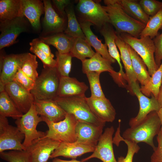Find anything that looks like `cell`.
Instances as JSON below:
<instances>
[{"instance_id": "cell-1", "label": "cell", "mask_w": 162, "mask_h": 162, "mask_svg": "<svg viewBox=\"0 0 162 162\" xmlns=\"http://www.w3.org/2000/svg\"><path fill=\"white\" fill-rule=\"evenodd\" d=\"M103 8L108 14L110 23L117 33H125L139 38L146 25L131 17L123 9L118 0H105Z\"/></svg>"}, {"instance_id": "cell-2", "label": "cell", "mask_w": 162, "mask_h": 162, "mask_svg": "<svg viewBox=\"0 0 162 162\" xmlns=\"http://www.w3.org/2000/svg\"><path fill=\"white\" fill-rule=\"evenodd\" d=\"M161 124L157 112L149 113L136 125L127 129L123 132L124 139L137 144L144 142L154 150L156 148L153 139L160 131Z\"/></svg>"}, {"instance_id": "cell-3", "label": "cell", "mask_w": 162, "mask_h": 162, "mask_svg": "<svg viewBox=\"0 0 162 162\" xmlns=\"http://www.w3.org/2000/svg\"><path fill=\"white\" fill-rule=\"evenodd\" d=\"M60 77L56 67H43L30 92L38 100H55L58 97Z\"/></svg>"}, {"instance_id": "cell-4", "label": "cell", "mask_w": 162, "mask_h": 162, "mask_svg": "<svg viewBox=\"0 0 162 162\" xmlns=\"http://www.w3.org/2000/svg\"><path fill=\"white\" fill-rule=\"evenodd\" d=\"M85 95L68 98L57 97L54 100L68 113L73 115L77 120L84 121L98 125L106 123L100 121L90 108Z\"/></svg>"}, {"instance_id": "cell-5", "label": "cell", "mask_w": 162, "mask_h": 162, "mask_svg": "<svg viewBox=\"0 0 162 162\" xmlns=\"http://www.w3.org/2000/svg\"><path fill=\"white\" fill-rule=\"evenodd\" d=\"M120 34L123 40L142 59L149 75H152L158 68L155 60V47L153 39L148 37L135 38L125 33Z\"/></svg>"}, {"instance_id": "cell-6", "label": "cell", "mask_w": 162, "mask_h": 162, "mask_svg": "<svg viewBox=\"0 0 162 162\" xmlns=\"http://www.w3.org/2000/svg\"><path fill=\"white\" fill-rule=\"evenodd\" d=\"M78 21L89 22L99 29L109 23L107 14L100 3V1L80 0L75 7Z\"/></svg>"}, {"instance_id": "cell-7", "label": "cell", "mask_w": 162, "mask_h": 162, "mask_svg": "<svg viewBox=\"0 0 162 162\" xmlns=\"http://www.w3.org/2000/svg\"><path fill=\"white\" fill-rule=\"evenodd\" d=\"M41 117L48 128L46 136L43 137L61 142H75V129L77 120L73 115L66 113L64 118L57 122H51L45 117Z\"/></svg>"}, {"instance_id": "cell-8", "label": "cell", "mask_w": 162, "mask_h": 162, "mask_svg": "<svg viewBox=\"0 0 162 162\" xmlns=\"http://www.w3.org/2000/svg\"><path fill=\"white\" fill-rule=\"evenodd\" d=\"M43 122L42 118L38 114L34 105L20 118L16 120L15 123L19 130L25 136L23 145L26 148L32 142L45 136L46 132L38 131L37 126L39 123Z\"/></svg>"}, {"instance_id": "cell-9", "label": "cell", "mask_w": 162, "mask_h": 162, "mask_svg": "<svg viewBox=\"0 0 162 162\" xmlns=\"http://www.w3.org/2000/svg\"><path fill=\"white\" fill-rule=\"evenodd\" d=\"M25 136L16 126L10 125L7 117L0 116V153L6 150H26Z\"/></svg>"}, {"instance_id": "cell-10", "label": "cell", "mask_w": 162, "mask_h": 162, "mask_svg": "<svg viewBox=\"0 0 162 162\" xmlns=\"http://www.w3.org/2000/svg\"><path fill=\"white\" fill-rule=\"evenodd\" d=\"M28 22L25 16L0 22V50L15 43L20 34L28 32Z\"/></svg>"}, {"instance_id": "cell-11", "label": "cell", "mask_w": 162, "mask_h": 162, "mask_svg": "<svg viewBox=\"0 0 162 162\" xmlns=\"http://www.w3.org/2000/svg\"><path fill=\"white\" fill-rule=\"evenodd\" d=\"M130 89L136 96L139 104V110L137 115L129 120L130 127L135 126L140 122L150 112L158 111L160 108L158 100L153 95L150 98L142 94L137 82L133 83Z\"/></svg>"}, {"instance_id": "cell-12", "label": "cell", "mask_w": 162, "mask_h": 162, "mask_svg": "<svg viewBox=\"0 0 162 162\" xmlns=\"http://www.w3.org/2000/svg\"><path fill=\"white\" fill-rule=\"evenodd\" d=\"M114 132L113 126L106 128L101 136L93 153L82 160L85 162L92 158H97L103 162H118L114 154L113 135Z\"/></svg>"}, {"instance_id": "cell-13", "label": "cell", "mask_w": 162, "mask_h": 162, "mask_svg": "<svg viewBox=\"0 0 162 162\" xmlns=\"http://www.w3.org/2000/svg\"><path fill=\"white\" fill-rule=\"evenodd\" d=\"M82 70L83 73L94 72L101 73L108 72L115 82L118 86L125 87V81L120 76L118 72L115 71L112 66V64L108 60L104 58L99 53L95 52L94 55L91 58L86 59L82 62Z\"/></svg>"}, {"instance_id": "cell-14", "label": "cell", "mask_w": 162, "mask_h": 162, "mask_svg": "<svg viewBox=\"0 0 162 162\" xmlns=\"http://www.w3.org/2000/svg\"><path fill=\"white\" fill-rule=\"evenodd\" d=\"M61 142L47 137L34 141L26 148L32 162H47Z\"/></svg>"}, {"instance_id": "cell-15", "label": "cell", "mask_w": 162, "mask_h": 162, "mask_svg": "<svg viewBox=\"0 0 162 162\" xmlns=\"http://www.w3.org/2000/svg\"><path fill=\"white\" fill-rule=\"evenodd\" d=\"M25 54L4 55L1 51L0 84L5 86L13 81L16 73L21 68Z\"/></svg>"}, {"instance_id": "cell-16", "label": "cell", "mask_w": 162, "mask_h": 162, "mask_svg": "<svg viewBox=\"0 0 162 162\" xmlns=\"http://www.w3.org/2000/svg\"><path fill=\"white\" fill-rule=\"evenodd\" d=\"M105 125L77 120L75 129V142L96 147Z\"/></svg>"}, {"instance_id": "cell-17", "label": "cell", "mask_w": 162, "mask_h": 162, "mask_svg": "<svg viewBox=\"0 0 162 162\" xmlns=\"http://www.w3.org/2000/svg\"><path fill=\"white\" fill-rule=\"evenodd\" d=\"M44 16L43 21V33L46 35L63 32L67 26V20L59 16L54 10L50 0H43Z\"/></svg>"}, {"instance_id": "cell-18", "label": "cell", "mask_w": 162, "mask_h": 162, "mask_svg": "<svg viewBox=\"0 0 162 162\" xmlns=\"http://www.w3.org/2000/svg\"><path fill=\"white\" fill-rule=\"evenodd\" d=\"M5 89L19 110L23 114L26 113L34 104L35 98L29 92L14 81L6 84Z\"/></svg>"}, {"instance_id": "cell-19", "label": "cell", "mask_w": 162, "mask_h": 162, "mask_svg": "<svg viewBox=\"0 0 162 162\" xmlns=\"http://www.w3.org/2000/svg\"><path fill=\"white\" fill-rule=\"evenodd\" d=\"M87 103L95 116L100 121L112 122L115 119L116 110L110 100L106 98H86Z\"/></svg>"}, {"instance_id": "cell-20", "label": "cell", "mask_w": 162, "mask_h": 162, "mask_svg": "<svg viewBox=\"0 0 162 162\" xmlns=\"http://www.w3.org/2000/svg\"><path fill=\"white\" fill-rule=\"evenodd\" d=\"M34 104L39 116L53 122L63 120L66 114L54 100H41L35 98Z\"/></svg>"}, {"instance_id": "cell-21", "label": "cell", "mask_w": 162, "mask_h": 162, "mask_svg": "<svg viewBox=\"0 0 162 162\" xmlns=\"http://www.w3.org/2000/svg\"><path fill=\"white\" fill-rule=\"evenodd\" d=\"M96 147L76 142H61L58 148L51 154L50 158L59 156L76 159L85 154L93 152Z\"/></svg>"}, {"instance_id": "cell-22", "label": "cell", "mask_w": 162, "mask_h": 162, "mask_svg": "<svg viewBox=\"0 0 162 162\" xmlns=\"http://www.w3.org/2000/svg\"><path fill=\"white\" fill-rule=\"evenodd\" d=\"M23 16L28 20L32 28L38 31L40 30L41 15L44 13L43 2L39 0H21Z\"/></svg>"}, {"instance_id": "cell-23", "label": "cell", "mask_w": 162, "mask_h": 162, "mask_svg": "<svg viewBox=\"0 0 162 162\" xmlns=\"http://www.w3.org/2000/svg\"><path fill=\"white\" fill-rule=\"evenodd\" d=\"M88 88L84 82L69 76L61 77L58 91V97L68 98L85 96Z\"/></svg>"}, {"instance_id": "cell-24", "label": "cell", "mask_w": 162, "mask_h": 162, "mask_svg": "<svg viewBox=\"0 0 162 162\" xmlns=\"http://www.w3.org/2000/svg\"><path fill=\"white\" fill-rule=\"evenodd\" d=\"M100 34L104 37L105 44L108 47L110 55L116 61L119 66V74L123 79L126 80L125 73L123 70V67L121 62V58L116 45L115 39L117 33L109 23L104 25L99 29Z\"/></svg>"}, {"instance_id": "cell-25", "label": "cell", "mask_w": 162, "mask_h": 162, "mask_svg": "<svg viewBox=\"0 0 162 162\" xmlns=\"http://www.w3.org/2000/svg\"><path fill=\"white\" fill-rule=\"evenodd\" d=\"M78 21L85 35L86 40L94 49L96 52L100 54L104 58L108 60L112 63L116 62V60L110 55L106 44L102 43L92 32L91 26L93 24L88 22Z\"/></svg>"}, {"instance_id": "cell-26", "label": "cell", "mask_w": 162, "mask_h": 162, "mask_svg": "<svg viewBox=\"0 0 162 162\" xmlns=\"http://www.w3.org/2000/svg\"><path fill=\"white\" fill-rule=\"evenodd\" d=\"M115 42L120 51L121 59L125 71L126 80L130 89L131 85L137 82V80L133 69L128 45L123 40L120 34L118 33L117 34Z\"/></svg>"}, {"instance_id": "cell-27", "label": "cell", "mask_w": 162, "mask_h": 162, "mask_svg": "<svg viewBox=\"0 0 162 162\" xmlns=\"http://www.w3.org/2000/svg\"><path fill=\"white\" fill-rule=\"evenodd\" d=\"M39 38L47 45L55 47L60 54L70 53L74 39L64 32L41 36Z\"/></svg>"}, {"instance_id": "cell-28", "label": "cell", "mask_w": 162, "mask_h": 162, "mask_svg": "<svg viewBox=\"0 0 162 162\" xmlns=\"http://www.w3.org/2000/svg\"><path fill=\"white\" fill-rule=\"evenodd\" d=\"M132 67L137 80L141 86L146 84L150 80L149 75L145 63L137 53L128 45Z\"/></svg>"}, {"instance_id": "cell-29", "label": "cell", "mask_w": 162, "mask_h": 162, "mask_svg": "<svg viewBox=\"0 0 162 162\" xmlns=\"http://www.w3.org/2000/svg\"><path fill=\"white\" fill-rule=\"evenodd\" d=\"M23 16L21 0H0V22Z\"/></svg>"}, {"instance_id": "cell-30", "label": "cell", "mask_w": 162, "mask_h": 162, "mask_svg": "<svg viewBox=\"0 0 162 162\" xmlns=\"http://www.w3.org/2000/svg\"><path fill=\"white\" fill-rule=\"evenodd\" d=\"M67 18V27L64 32L74 38L86 40L85 35L76 17L73 2L65 8Z\"/></svg>"}, {"instance_id": "cell-31", "label": "cell", "mask_w": 162, "mask_h": 162, "mask_svg": "<svg viewBox=\"0 0 162 162\" xmlns=\"http://www.w3.org/2000/svg\"><path fill=\"white\" fill-rule=\"evenodd\" d=\"M124 10L135 19L146 25L150 16L144 12L139 1L135 0H118Z\"/></svg>"}, {"instance_id": "cell-32", "label": "cell", "mask_w": 162, "mask_h": 162, "mask_svg": "<svg viewBox=\"0 0 162 162\" xmlns=\"http://www.w3.org/2000/svg\"><path fill=\"white\" fill-rule=\"evenodd\" d=\"M0 116L10 117L16 120L23 114L19 110L7 92H0Z\"/></svg>"}, {"instance_id": "cell-33", "label": "cell", "mask_w": 162, "mask_h": 162, "mask_svg": "<svg viewBox=\"0 0 162 162\" xmlns=\"http://www.w3.org/2000/svg\"><path fill=\"white\" fill-rule=\"evenodd\" d=\"M70 53L72 57L76 58L82 62L86 58L93 57L95 52L86 40L77 38H74Z\"/></svg>"}, {"instance_id": "cell-34", "label": "cell", "mask_w": 162, "mask_h": 162, "mask_svg": "<svg viewBox=\"0 0 162 162\" xmlns=\"http://www.w3.org/2000/svg\"><path fill=\"white\" fill-rule=\"evenodd\" d=\"M162 82V61L157 70L151 76V79L146 85L141 86L142 93L147 97L153 95L157 99Z\"/></svg>"}, {"instance_id": "cell-35", "label": "cell", "mask_w": 162, "mask_h": 162, "mask_svg": "<svg viewBox=\"0 0 162 162\" xmlns=\"http://www.w3.org/2000/svg\"><path fill=\"white\" fill-rule=\"evenodd\" d=\"M162 27V8L154 15L150 17L146 26L140 33V38L148 37L153 39L158 34Z\"/></svg>"}, {"instance_id": "cell-36", "label": "cell", "mask_w": 162, "mask_h": 162, "mask_svg": "<svg viewBox=\"0 0 162 162\" xmlns=\"http://www.w3.org/2000/svg\"><path fill=\"white\" fill-rule=\"evenodd\" d=\"M38 66L36 56L30 53H25L21 68L28 77L34 81L38 76L37 71Z\"/></svg>"}, {"instance_id": "cell-37", "label": "cell", "mask_w": 162, "mask_h": 162, "mask_svg": "<svg viewBox=\"0 0 162 162\" xmlns=\"http://www.w3.org/2000/svg\"><path fill=\"white\" fill-rule=\"evenodd\" d=\"M56 67L61 77L69 76L72 65V56L70 53L60 54L56 52Z\"/></svg>"}, {"instance_id": "cell-38", "label": "cell", "mask_w": 162, "mask_h": 162, "mask_svg": "<svg viewBox=\"0 0 162 162\" xmlns=\"http://www.w3.org/2000/svg\"><path fill=\"white\" fill-rule=\"evenodd\" d=\"M120 130H118L115 142L113 143L117 144V142L118 146L120 141H123L127 145L128 151L125 157L120 156L118 159V162H133L134 155L137 153L140 149V147L137 144L124 139L120 135Z\"/></svg>"}, {"instance_id": "cell-39", "label": "cell", "mask_w": 162, "mask_h": 162, "mask_svg": "<svg viewBox=\"0 0 162 162\" xmlns=\"http://www.w3.org/2000/svg\"><path fill=\"white\" fill-rule=\"evenodd\" d=\"M88 80L91 93V97L95 98H105L100 81V73L94 72L86 74Z\"/></svg>"}, {"instance_id": "cell-40", "label": "cell", "mask_w": 162, "mask_h": 162, "mask_svg": "<svg viewBox=\"0 0 162 162\" xmlns=\"http://www.w3.org/2000/svg\"><path fill=\"white\" fill-rule=\"evenodd\" d=\"M0 157L7 162H32L26 150H11L0 153Z\"/></svg>"}, {"instance_id": "cell-41", "label": "cell", "mask_w": 162, "mask_h": 162, "mask_svg": "<svg viewBox=\"0 0 162 162\" xmlns=\"http://www.w3.org/2000/svg\"><path fill=\"white\" fill-rule=\"evenodd\" d=\"M139 2L144 12L149 16L154 15L162 8V2L141 0Z\"/></svg>"}, {"instance_id": "cell-42", "label": "cell", "mask_w": 162, "mask_h": 162, "mask_svg": "<svg viewBox=\"0 0 162 162\" xmlns=\"http://www.w3.org/2000/svg\"><path fill=\"white\" fill-rule=\"evenodd\" d=\"M13 81H15L26 90L30 92L34 87L35 81L28 77L20 68Z\"/></svg>"}, {"instance_id": "cell-43", "label": "cell", "mask_w": 162, "mask_h": 162, "mask_svg": "<svg viewBox=\"0 0 162 162\" xmlns=\"http://www.w3.org/2000/svg\"><path fill=\"white\" fill-rule=\"evenodd\" d=\"M30 51L34 53L42 61L43 64V67L52 68L56 67V60L48 56L36 46H30Z\"/></svg>"}, {"instance_id": "cell-44", "label": "cell", "mask_w": 162, "mask_h": 162, "mask_svg": "<svg viewBox=\"0 0 162 162\" xmlns=\"http://www.w3.org/2000/svg\"><path fill=\"white\" fill-rule=\"evenodd\" d=\"M155 47L154 58L156 64L159 67L162 61V32L153 39Z\"/></svg>"}, {"instance_id": "cell-45", "label": "cell", "mask_w": 162, "mask_h": 162, "mask_svg": "<svg viewBox=\"0 0 162 162\" xmlns=\"http://www.w3.org/2000/svg\"><path fill=\"white\" fill-rule=\"evenodd\" d=\"M158 146L151 156L150 162H162V130L157 135Z\"/></svg>"}, {"instance_id": "cell-46", "label": "cell", "mask_w": 162, "mask_h": 162, "mask_svg": "<svg viewBox=\"0 0 162 162\" xmlns=\"http://www.w3.org/2000/svg\"><path fill=\"white\" fill-rule=\"evenodd\" d=\"M52 2L60 16L67 19L65 8L73 1L70 0H53Z\"/></svg>"}, {"instance_id": "cell-47", "label": "cell", "mask_w": 162, "mask_h": 162, "mask_svg": "<svg viewBox=\"0 0 162 162\" xmlns=\"http://www.w3.org/2000/svg\"><path fill=\"white\" fill-rule=\"evenodd\" d=\"M29 44L30 46H36L48 56L52 58H54V55L52 53L49 45L44 43L39 38L32 40V41L29 43Z\"/></svg>"}, {"instance_id": "cell-48", "label": "cell", "mask_w": 162, "mask_h": 162, "mask_svg": "<svg viewBox=\"0 0 162 162\" xmlns=\"http://www.w3.org/2000/svg\"><path fill=\"white\" fill-rule=\"evenodd\" d=\"M160 108H162V82L157 98Z\"/></svg>"}, {"instance_id": "cell-49", "label": "cell", "mask_w": 162, "mask_h": 162, "mask_svg": "<svg viewBox=\"0 0 162 162\" xmlns=\"http://www.w3.org/2000/svg\"><path fill=\"white\" fill-rule=\"evenodd\" d=\"M52 162H85L77 160L76 159H72L70 160H65L55 158L53 159Z\"/></svg>"}, {"instance_id": "cell-50", "label": "cell", "mask_w": 162, "mask_h": 162, "mask_svg": "<svg viewBox=\"0 0 162 162\" xmlns=\"http://www.w3.org/2000/svg\"><path fill=\"white\" fill-rule=\"evenodd\" d=\"M157 112L160 122L161 125L160 130H162V108H160Z\"/></svg>"}, {"instance_id": "cell-51", "label": "cell", "mask_w": 162, "mask_h": 162, "mask_svg": "<svg viewBox=\"0 0 162 162\" xmlns=\"http://www.w3.org/2000/svg\"></svg>"}]
</instances>
